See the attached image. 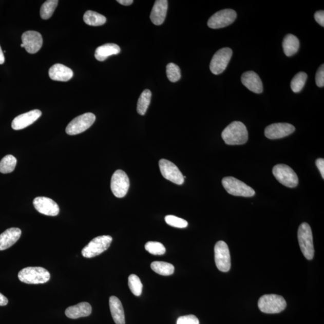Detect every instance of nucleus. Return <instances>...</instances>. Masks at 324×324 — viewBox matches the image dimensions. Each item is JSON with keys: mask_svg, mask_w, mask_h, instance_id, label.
<instances>
[{"mask_svg": "<svg viewBox=\"0 0 324 324\" xmlns=\"http://www.w3.org/2000/svg\"><path fill=\"white\" fill-rule=\"evenodd\" d=\"M316 84L319 87L324 86V65L323 64L319 67L316 73L315 77Z\"/></svg>", "mask_w": 324, "mask_h": 324, "instance_id": "e433bc0d", "label": "nucleus"}, {"mask_svg": "<svg viewBox=\"0 0 324 324\" xmlns=\"http://www.w3.org/2000/svg\"><path fill=\"white\" fill-rule=\"evenodd\" d=\"M41 116L42 112L39 109L32 110L20 115L12 121V129L16 130L24 129L33 124Z\"/></svg>", "mask_w": 324, "mask_h": 324, "instance_id": "f3484780", "label": "nucleus"}, {"mask_svg": "<svg viewBox=\"0 0 324 324\" xmlns=\"http://www.w3.org/2000/svg\"><path fill=\"white\" fill-rule=\"evenodd\" d=\"M59 3L58 0H48L41 7V16L43 20H48L54 12Z\"/></svg>", "mask_w": 324, "mask_h": 324, "instance_id": "7c9ffc66", "label": "nucleus"}, {"mask_svg": "<svg viewBox=\"0 0 324 324\" xmlns=\"http://www.w3.org/2000/svg\"><path fill=\"white\" fill-rule=\"evenodd\" d=\"M91 306L88 302H82L75 306H70L66 310L65 314L70 319H78L91 315Z\"/></svg>", "mask_w": 324, "mask_h": 324, "instance_id": "4be33fe9", "label": "nucleus"}, {"mask_svg": "<svg viewBox=\"0 0 324 324\" xmlns=\"http://www.w3.org/2000/svg\"><path fill=\"white\" fill-rule=\"evenodd\" d=\"M165 220L168 225L178 228H184L188 225L186 220L173 215L166 216Z\"/></svg>", "mask_w": 324, "mask_h": 324, "instance_id": "f704fd0d", "label": "nucleus"}, {"mask_svg": "<svg viewBox=\"0 0 324 324\" xmlns=\"http://www.w3.org/2000/svg\"><path fill=\"white\" fill-rule=\"evenodd\" d=\"M233 55V51L230 48H223L219 50L213 55L210 62L209 69L214 74H221L228 65Z\"/></svg>", "mask_w": 324, "mask_h": 324, "instance_id": "1a4fd4ad", "label": "nucleus"}, {"mask_svg": "<svg viewBox=\"0 0 324 324\" xmlns=\"http://www.w3.org/2000/svg\"><path fill=\"white\" fill-rule=\"evenodd\" d=\"M24 48L27 52L35 53L42 48L43 39L42 35L35 31H27L25 32L21 36Z\"/></svg>", "mask_w": 324, "mask_h": 324, "instance_id": "dca6fc26", "label": "nucleus"}, {"mask_svg": "<svg viewBox=\"0 0 324 324\" xmlns=\"http://www.w3.org/2000/svg\"><path fill=\"white\" fill-rule=\"evenodd\" d=\"M298 239L302 254L308 260L314 257L313 236L311 226L307 223H302L299 226Z\"/></svg>", "mask_w": 324, "mask_h": 324, "instance_id": "20e7f679", "label": "nucleus"}, {"mask_svg": "<svg viewBox=\"0 0 324 324\" xmlns=\"http://www.w3.org/2000/svg\"><path fill=\"white\" fill-rule=\"evenodd\" d=\"M117 2L123 6H130L134 3L133 0H118Z\"/></svg>", "mask_w": 324, "mask_h": 324, "instance_id": "a19ab883", "label": "nucleus"}, {"mask_svg": "<svg viewBox=\"0 0 324 324\" xmlns=\"http://www.w3.org/2000/svg\"><path fill=\"white\" fill-rule=\"evenodd\" d=\"M166 75L170 82L176 83L181 77L180 67L176 64L169 63L166 66Z\"/></svg>", "mask_w": 324, "mask_h": 324, "instance_id": "72a5a7b5", "label": "nucleus"}, {"mask_svg": "<svg viewBox=\"0 0 324 324\" xmlns=\"http://www.w3.org/2000/svg\"><path fill=\"white\" fill-rule=\"evenodd\" d=\"M18 278L21 282L27 284H42L48 282L51 275L42 267L30 266L21 270Z\"/></svg>", "mask_w": 324, "mask_h": 324, "instance_id": "f03ea898", "label": "nucleus"}, {"mask_svg": "<svg viewBox=\"0 0 324 324\" xmlns=\"http://www.w3.org/2000/svg\"><path fill=\"white\" fill-rule=\"evenodd\" d=\"M273 174L277 181L283 186L293 188L298 184V178L294 170L289 166L279 164L273 167Z\"/></svg>", "mask_w": 324, "mask_h": 324, "instance_id": "0eeeda50", "label": "nucleus"}, {"mask_svg": "<svg viewBox=\"0 0 324 324\" xmlns=\"http://www.w3.org/2000/svg\"><path fill=\"white\" fill-rule=\"evenodd\" d=\"M222 185L227 193L237 197H252L255 194L251 187L233 177L224 178Z\"/></svg>", "mask_w": 324, "mask_h": 324, "instance_id": "39448f33", "label": "nucleus"}, {"mask_svg": "<svg viewBox=\"0 0 324 324\" xmlns=\"http://www.w3.org/2000/svg\"><path fill=\"white\" fill-rule=\"evenodd\" d=\"M151 268L153 271L162 276H170L174 272V265L165 262H153L151 263Z\"/></svg>", "mask_w": 324, "mask_h": 324, "instance_id": "cd10ccee", "label": "nucleus"}, {"mask_svg": "<svg viewBox=\"0 0 324 324\" xmlns=\"http://www.w3.org/2000/svg\"><path fill=\"white\" fill-rule=\"evenodd\" d=\"M287 307V302L280 295L267 294L263 295L258 301V308L263 313L273 314L284 311Z\"/></svg>", "mask_w": 324, "mask_h": 324, "instance_id": "7ed1b4c3", "label": "nucleus"}, {"mask_svg": "<svg viewBox=\"0 0 324 324\" xmlns=\"http://www.w3.org/2000/svg\"><path fill=\"white\" fill-rule=\"evenodd\" d=\"M96 116L94 113L88 112L74 118L67 125L66 131L69 135H75L84 132L94 123Z\"/></svg>", "mask_w": 324, "mask_h": 324, "instance_id": "6e6552de", "label": "nucleus"}, {"mask_svg": "<svg viewBox=\"0 0 324 324\" xmlns=\"http://www.w3.org/2000/svg\"><path fill=\"white\" fill-rule=\"evenodd\" d=\"M49 76L53 81L66 82L72 79L73 72L68 67L55 64L49 69Z\"/></svg>", "mask_w": 324, "mask_h": 324, "instance_id": "412c9836", "label": "nucleus"}, {"mask_svg": "<svg viewBox=\"0 0 324 324\" xmlns=\"http://www.w3.org/2000/svg\"><path fill=\"white\" fill-rule=\"evenodd\" d=\"M168 2L166 0H157L151 10L150 19L156 26H160L166 18Z\"/></svg>", "mask_w": 324, "mask_h": 324, "instance_id": "6ab92c4d", "label": "nucleus"}, {"mask_svg": "<svg viewBox=\"0 0 324 324\" xmlns=\"http://www.w3.org/2000/svg\"><path fill=\"white\" fill-rule=\"evenodd\" d=\"M177 324H199L197 317L193 315L179 317L177 320Z\"/></svg>", "mask_w": 324, "mask_h": 324, "instance_id": "c9c22d12", "label": "nucleus"}, {"mask_svg": "<svg viewBox=\"0 0 324 324\" xmlns=\"http://www.w3.org/2000/svg\"><path fill=\"white\" fill-rule=\"evenodd\" d=\"M316 165L318 168L320 174H321L322 179H324V159L319 158L316 160Z\"/></svg>", "mask_w": 324, "mask_h": 324, "instance_id": "58836bf2", "label": "nucleus"}, {"mask_svg": "<svg viewBox=\"0 0 324 324\" xmlns=\"http://www.w3.org/2000/svg\"><path fill=\"white\" fill-rule=\"evenodd\" d=\"M307 80L308 74L305 72H300L295 74L291 83L292 90L295 93L300 92L303 88Z\"/></svg>", "mask_w": 324, "mask_h": 324, "instance_id": "c756f323", "label": "nucleus"}, {"mask_svg": "<svg viewBox=\"0 0 324 324\" xmlns=\"http://www.w3.org/2000/svg\"><path fill=\"white\" fill-rule=\"evenodd\" d=\"M17 160L12 155H7L0 161V173L9 174L15 169Z\"/></svg>", "mask_w": 324, "mask_h": 324, "instance_id": "c85d7f7f", "label": "nucleus"}, {"mask_svg": "<svg viewBox=\"0 0 324 324\" xmlns=\"http://www.w3.org/2000/svg\"><path fill=\"white\" fill-rule=\"evenodd\" d=\"M151 95V91L148 90V89L142 92L140 98L138 99L137 104V112L139 115L141 116L145 115L148 106L150 104Z\"/></svg>", "mask_w": 324, "mask_h": 324, "instance_id": "bb28decb", "label": "nucleus"}, {"mask_svg": "<svg viewBox=\"0 0 324 324\" xmlns=\"http://www.w3.org/2000/svg\"><path fill=\"white\" fill-rule=\"evenodd\" d=\"M21 230L11 227L0 235V251H5L15 244L21 237Z\"/></svg>", "mask_w": 324, "mask_h": 324, "instance_id": "aec40b11", "label": "nucleus"}, {"mask_svg": "<svg viewBox=\"0 0 324 324\" xmlns=\"http://www.w3.org/2000/svg\"><path fill=\"white\" fill-rule=\"evenodd\" d=\"M145 249L149 254L155 255H162L166 252L164 245L157 241L148 242L145 245Z\"/></svg>", "mask_w": 324, "mask_h": 324, "instance_id": "473e14b6", "label": "nucleus"}, {"mask_svg": "<svg viewBox=\"0 0 324 324\" xmlns=\"http://www.w3.org/2000/svg\"><path fill=\"white\" fill-rule=\"evenodd\" d=\"M282 45L284 54L287 56H291L298 52L300 42L295 35L288 34L284 37Z\"/></svg>", "mask_w": 324, "mask_h": 324, "instance_id": "393cba45", "label": "nucleus"}, {"mask_svg": "<svg viewBox=\"0 0 324 324\" xmlns=\"http://www.w3.org/2000/svg\"><path fill=\"white\" fill-rule=\"evenodd\" d=\"M112 238L109 236H102L96 237L82 251V255L86 258L95 257L102 254L110 247Z\"/></svg>", "mask_w": 324, "mask_h": 324, "instance_id": "423d86ee", "label": "nucleus"}, {"mask_svg": "<svg viewBox=\"0 0 324 324\" xmlns=\"http://www.w3.org/2000/svg\"><path fill=\"white\" fill-rule=\"evenodd\" d=\"M129 187L130 181L126 173L122 170H117L111 178V188L113 194L117 198H123L127 194Z\"/></svg>", "mask_w": 324, "mask_h": 324, "instance_id": "9d476101", "label": "nucleus"}, {"mask_svg": "<svg viewBox=\"0 0 324 324\" xmlns=\"http://www.w3.org/2000/svg\"><path fill=\"white\" fill-rule=\"evenodd\" d=\"M109 307L113 320L116 324H125V316L122 302L116 296L109 298Z\"/></svg>", "mask_w": 324, "mask_h": 324, "instance_id": "5701e85b", "label": "nucleus"}, {"mask_svg": "<svg viewBox=\"0 0 324 324\" xmlns=\"http://www.w3.org/2000/svg\"><path fill=\"white\" fill-rule=\"evenodd\" d=\"M33 205L37 212L46 216H58L60 212L58 204L52 199L47 197L35 198L33 201Z\"/></svg>", "mask_w": 324, "mask_h": 324, "instance_id": "2eb2a0df", "label": "nucleus"}, {"mask_svg": "<svg viewBox=\"0 0 324 324\" xmlns=\"http://www.w3.org/2000/svg\"><path fill=\"white\" fill-rule=\"evenodd\" d=\"M83 19L85 24L94 27L102 26L106 21L104 16L91 10H88L85 13Z\"/></svg>", "mask_w": 324, "mask_h": 324, "instance_id": "a878e982", "label": "nucleus"}, {"mask_svg": "<svg viewBox=\"0 0 324 324\" xmlns=\"http://www.w3.org/2000/svg\"><path fill=\"white\" fill-rule=\"evenodd\" d=\"M162 175L166 180L177 185L184 183V177L178 167L168 160L161 159L159 162Z\"/></svg>", "mask_w": 324, "mask_h": 324, "instance_id": "ddd939ff", "label": "nucleus"}, {"mask_svg": "<svg viewBox=\"0 0 324 324\" xmlns=\"http://www.w3.org/2000/svg\"><path fill=\"white\" fill-rule=\"evenodd\" d=\"M222 137L227 145H243L248 140V131L243 123L234 122L224 129Z\"/></svg>", "mask_w": 324, "mask_h": 324, "instance_id": "f257e3e1", "label": "nucleus"}, {"mask_svg": "<svg viewBox=\"0 0 324 324\" xmlns=\"http://www.w3.org/2000/svg\"><path fill=\"white\" fill-rule=\"evenodd\" d=\"M128 285L130 288L131 293L135 296H140L142 291V284L139 277L135 275H131L128 279Z\"/></svg>", "mask_w": 324, "mask_h": 324, "instance_id": "2f4dec72", "label": "nucleus"}, {"mask_svg": "<svg viewBox=\"0 0 324 324\" xmlns=\"http://www.w3.org/2000/svg\"><path fill=\"white\" fill-rule=\"evenodd\" d=\"M120 51L119 46L115 44H106L96 49L94 56L98 61L103 62L108 56L119 54Z\"/></svg>", "mask_w": 324, "mask_h": 324, "instance_id": "b1692460", "label": "nucleus"}, {"mask_svg": "<svg viewBox=\"0 0 324 324\" xmlns=\"http://www.w3.org/2000/svg\"><path fill=\"white\" fill-rule=\"evenodd\" d=\"M8 299L4 295L0 293V306H6L8 304Z\"/></svg>", "mask_w": 324, "mask_h": 324, "instance_id": "ea45409f", "label": "nucleus"}, {"mask_svg": "<svg viewBox=\"0 0 324 324\" xmlns=\"http://www.w3.org/2000/svg\"><path fill=\"white\" fill-rule=\"evenodd\" d=\"M21 47L24 48V45L22 44L21 45Z\"/></svg>", "mask_w": 324, "mask_h": 324, "instance_id": "37998d69", "label": "nucleus"}, {"mask_svg": "<svg viewBox=\"0 0 324 324\" xmlns=\"http://www.w3.org/2000/svg\"><path fill=\"white\" fill-rule=\"evenodd\" d=\"M5 61L4 53H3L1 46H0V65H3V64L5 63Z\"/></svg>", "mask_w": 324, "mask_h": 324, "instance_id": "79ce46f5", "label": "nucleus"}, {"mask_svg": "<svg viewBox=\"0 0 324 324\" xmlns=\"http://www.w3.org/2000/svg\"><path fill=\"white\" fill-rule=\"evenodd\" d=\"M215 258L217 267L220 272H227L231 269L230 249L223 241H219L215 245Z\"/></svg>", "mask_w": 324, "mask_h": 324, "instance_id": "f8f14e48", "label": "nucleus"}, {"mask_svg": "<svg viewBox=\"0 0 324 324\" xmlns=\"http://www.w3.org/2000/svg\"><path fill=\"white\" fill-rule=\"evenodd\" d=\"M295 130V127L289 123H274L265 128L264 134L270 140H277L289 136Z\"/></svg>", "mask_w": 324, "mask_h": 324, "instance_id": "4468645a", "label": "nucleus"}, {"mask_svg": "<svg viewBox=\"0 0 324 324\" xmlns=\"http://www.w3.org/2000/svg\"><path fill=\"white\" fill-rule=\"evenodd\" d=\"M237 18V13L233 9L220 10L210 17L208 26L213 29H219L230 26Z\"/></svg>", "mask_w": 324, "mask_h": 324, "instance_id": "9b49d317", "label": "nucleus"}, {"mask_svg": "<svg viewBox=\"0 0 324 324\" xmlns=\"http://www.w3.org/2000/svg\"><path fill=\"white\" fill-rule=\"evenodd\" d=\"M241 83L248 90L256 94H261L263 91L261 78L254 71H247L242 74Z\"/></svg>", "mask_w": 324, "mask_h": 324, "instance_id": "a211bd4d", "label": "nucleus"}, {"mask_svg": "<svg viewBox=\"0 0 324 324\" xmlns=\"http://www.w3.org/2000/svg\"><path fill=\"white\" fill-rule=\"evenodd\" d=\"M315 20L317 23H318L320 26L323 27L324 26V11L323 10H320V11L316 12L314 15Z\"/></svg>", "mask_w": 324, "mask_h": 324, "instance_id": "4c0bfd02", "label": "nucleus"}]
</instances>
